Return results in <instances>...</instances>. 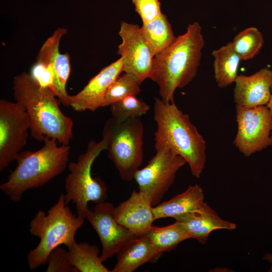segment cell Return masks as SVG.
Wrapping results in <instances>:
<instances>
[{"label":"cell","mask_w":272,"mask_h":272,"mask_svg":"<svg viewBox=\"0 0 272 272\" xmlns=\"http://www.w3.org/2000/svg\"><path fill=\"white\" fill-rule=\"evenodd\" d=\"M262 258L270 264L268 271L269 272H272V252L264 253Z\"/></svg>","instance_id":"obj_29"},{"label":"cell","mask_w":272,"mask_h":272,"mask_svg":"<svg viewBox=\"0 0 272 272\" xmlns=\"http://www.w3.org/2000/svg\"><path fill=\"white\" fill-rule=\"evenodd\" d=\"M264 40L262 34L255 27L241 31L232 41L233 47L241 60H248L258 54Z\"/></svg>","instance_id":"obj_24"},{"label":"cell","mask_w":272,"mask_h":272,"mask_svg":"<svg viewBox=\"0 0 272 272\" xmlns=\"http://www.w3.org/2000/svg\"><path fill=\"white\" fill-rule=\"evenodd\" d=\"M47 263L46 272H78L71 263L68 251L60 246L49 253Z\"/></svg>","instance_id":"obj_27"},{"label":"cell","mask_w":272,"mask_h":272,"mask_svg":"<svg viewBox=\"0 0 272 272\" xmlns=\"http://www.w3.org/2000/svg\"><path fill=\"white\" fill-rule=\"evenodd\" d=\"M140 85L134 75L124 72L119 75L107 90L101 107L110 106L127 96L139 94L141 92Z\"/></svg>","instance_id":"obj_25"},{"label":"cell","mask_w":272,"mask_h":272,"mask_svg":"<svg viewBox=\"0 0 272 272\" xmlns=\"http://www.w3.org/2000/svg\"><path fill=\"white\" fill-rule=\"evenodd\" d=\"M162 254L146 235L135 236L117 252V262L111 272H132L144 264L156 262Z\"/></svg>","instance_id":"obj_18"},{"label":"cell","mask_w":272,"mask_h":272,"mask_svg":"<svg viewBox=\"0 0 272 272\" xmlns=\"http://www.w3.org/2000/svg\"><path fill=\"white\" fill-rule=\"evenodd\" d=\"M150 109V106L136 95L127 96L110 106L112 116L119 120L140 117Z\"/></svg>","instance_id":"obj_26"},{"label":"cell","mask_w":272,"mask_h":272,"mask_svg":"<svg viewBox=\"0 0 272 272\" xmlns=\"http://www.w3.org/2000/svg\"><path fill=\"white\" fill-rule=\"evenodd\" d=\"M145 235L154 247L162 253L173 250L183 241L190 239L183 224L176 221L165 226H152Z\"/></svg>","instance_id":"obj_23"},{"label":"cell","mask_w":272,"mask_h":272,"mask_svg":"<svg viewBox=\"0 0 272 272\" xmlns=\"http://www.w3.org/2000/svg\"><path fill=\"white\" fill-rule=\"evenodd\" d=\"M154 119L157 126L154 133L156 151L170 150L182 157L189 166L191 174L199 178L206 161V142L189 116L175 103L156 98Z\"/></svg>","instance_id":"obj_3"},{"label":"cell","mask_w":272,"mask_h":272,"mask_svg":"<svg viewBox=\"0 0 272 272\" xmlns=\"http://www.w3.org/2000/svg\"><path fill=\"white\" fill-rule=\"evenodd\" d=\"M204 46L201 27L194 22L154 57L149 78L158 85L163 101L174 103L175 90L186 87L196 76Z\"/></svg>","instance_id":"obj_1"},{"label":"cell","mask_w":272,"mask_h":272,"mask_svg":"<svg viewBox=\"0 0 272 272\" xmlns=\"http://www.w3.org/2000/svg\"><path fill=\"white\" fill-rule=\"evenodd\" d=\"M266 106L269 108V109L270 110V111H271V112L272 113V84H271V86L270 96L269 101H268V103H267V104H266ZM271 134L272 135V130H271Z\"/></svg>","instance_id":"obj_30"},{"label":"cell","mask_w":272,"mask_h":272,"mask_svg":"<svg viewBox=\"0 0 272 272\" xmlns=\"http://www.w3.org/2000/svg\"><path fill=\"white\" fill-rule=\"evenodd\" d=\"M114 208L108 202L97 203L86 217L101 241L102 249L100 256L102 262L116 254L127 241L137 236L116 222Z\"/></svg>","instance_id":"obj_13"},{"label":"cell","mask_w":272,"mask_h":272,"mask_svg":"<svg viewBox=\"0 0 272 272\" xmlns=\"http://www.w3.org/2000/svg\"><path fill=\"white\" fill-rule=\"evenodd\" d=\"M71 263L79 272H111L103 264L99 255L100 250L95 245L75 241L68 248Z\"/></svg>","instance_id":"obj_22"},{"label":"cell","mask_w":272,"mask_h":272,"mask_svg":"<svg viewBox=\"0 0 272 272\" xmlns=\"http://www.w3.org/2000/svg\"><path fill=\"white\" fill-rule=\"evenodd\" d=\"M107 149L105 137L99 142L90 141L86 152L80 155L76 162L69 164L70 173L65 179V203L72 201L76 205L77 215L86 218L90 210L89 202L96 204L105 201L107 188L100 177H93L91 168L96 158Z\"/></svg>","instance_id":"obj_7"},{"label":"cell","mask_w":272,"mask_h":272,"mask_svg":"<svg viewBox=\"0 0 272 272\" xmlns=\"http://www.w3.org/2000/svg\"><path fill=\"white\" fill-rule=\"evenodd\" d=\"M113 215L117 223L136 236L145 235L156 220L150 197L140 190L114 207Z\"/></svg>","instance_id":"obj_14"},{"label":"cell","mask_w":272,"mask_h":272,"mask_svg":"<svg viewBox=\"0 0 272 272\" xmlns=\"http://www.w3.org/2000/svg\"><path fill=\"white\" fill-rule=\"evenodd\" d=\"M235 84L236 106L252 108L266 105L271 94L272 70L264 67L250 76L238 75Z\"/></svg>","instance_id":"obj_16"},{"label":"cell","mask_w":272,"mask_h":272,"mask_svg":"<svg viewBox=\"0 0 272 272\" xmlns=\"http://www.w3.org/2000/svg\"><path fill=\"white\" fill-rule=\"evenodd\" d=\"M30 128L29 116L22 105L0 100V171L16 160L27 143Z\"/></svg>","instance_id":"obj_11"},{"label":"cell","mask_w":272,"mask_h":272,"mask_svg":"<svg viewBox=\"0 0 272 272\" xmlns=\"http://www.w3.org/2000/svg\"><path fill=\"white\" fill-rule=\"evenodd\" d=\"M135 11L141 18L143 23L153 21L162 14L159 0H132Z\"/></svg>","instance_id":"obj_28"},{"label":"cell","mask_w":272,"mask_h":272,"mask_svg":"<svg viewBox=\"0 0 272 272\" xmlns=\"http://www.w3.org/2000/svg\"><path fill=\"white\" fill-rule=\"evenodd\" d=\"M212 55L214 58V77L218 87L225 88L235 83L241 60L232 42L213 50Z\"/></svg>","instance_id":"obj_20"},{"label":"cell","mask_w":272,"mask_h":272,"mask_svg":"<svg viewBox=\"0 0 272 272\" xmlns=\"http://www.w3.org/2000/svg\"><path fill=\"white\" fill-rule=\"evenodd\" d=\"M123 59L103 68L91 78L83 89L74 95H70V106L77 111H94L101 107L107 90L123 72Z\"/></svg>","instance_id":"obj_15"},{"label":"cell","mask_w":272,"mask_h":272,"mask_svg":"<svg viewBox=\"0 0 272 272\" xmlns=\"http://www.w3.org/2000/svg\"><path fill=\"white\" fill-rule=\"evenodd\" d=\"M181 222L190 238L194 239L202 244H206L212 232L216 230H233L236 224L222 219L207 202L198 209L174 218Z\"/></svg>","instance_id":"obj_17"},{"label":"cell","mask_w":272,"mask_h":272,"mask_svg":"<svg viewBox=\"0 0 272 272\" xmlns=\"http://www.w3.org/2000/svg\"><path fill=\"white\" fill-rule=\"evenodd\" d=\"M237 131L234 145L245 157L272 146V113L266 106H236Z\"/></svg>","instance_id":"obj_9"},{"label":"cell","mask_w":272,"mask_h":272,"mask_svg":"<svg viewBox=\"0 0 272 272\" xmlns=\"http://www.w3.org/2000/svg\"><path fill=\"white\" fill-rule=\"evenodd\" d=\"M185 164L182 157L170 150L158 151L145 167L137 171L134 179L154 207L160 203L174 183L177 171Z\"/></svg>","instance_id":"obj_10"},{"label":"cell","mask_w":272,"mask_h":272,"mask_svg":"<svg viewBox=\"0 0 272 272\" xmlns=\"http://www.w3.org/2000/svg\"><path fill=\"white\" fill-rule=\"evenodd\" d=\"M43 146L36 151H21L17 165L1 190L13 202L20 201L24 193L43 186L62 173L69 160V145H57L56 139L45 137Z\"/></svg>","instance_id":"obj_4"},{"label":"cell","mask_w":272,"mask_h":272,"mask_svg":"<svg viewBox=\"0 0 272 272\" xmlns=\"http://www.w3.org/2000/svg\"><path fill=\"white\" fill-rule=\"evenodd\" d=\"M13 88L16 102L29 116L31 136L39 142L49 137L60 145H69L73 137L74 122L61 111L59 101L50 88L42 86L24 72L14 77Z\"/></svg>","instance_id":"obj_2"},{"label":"cell","mask_w":272,"mask_h":272,"mask_svg":"<svg viewBox=\"0 0 272 272\" xmlns=\"http://www.w3.org/2000/svg\"><path fill=\"white\" fill-rule=\"evenodd\" d=\"M204 193L198 184L189 186L183 192L153 207L155 220L174 218L200 208L204 202Z\"/></svg>","instance_id":"obj_19"},{"label":"cell","mask_w":272,"mask_h":272,"mask_svg":"<svg viewBox=\"0 0 272 272\" xmlns=\"http://www.w3.org/2000/svg\"><path fill=\"white\" fill-rule=\"evenodd\" d=\"M144 124L140 117L108 118L102 135L107 141L108 156L122 180L134 179L143 160Z\"/></svg>","instance_id":"obj_6"},{"label":"cell","mask_w":272,"mask_h":272,"mask_svg":"<svg viewBox=\"0 0 272 272\" xmlns=\"http://www.w3.org/2000/svg\"><path fill=\"white\" fill-rule=\"evenodd\" d=\"M66 33V29L59 28L46 39L30 74L40 85L50 88L61 104L69 107L70 95L66 85L71 73L70 55L59 50L60 40Z\"/></svg>","instance_id":"obj_8"},{"label":"cell","mask_w":272,"mask_h":272,"mask_svg":"<svg viewBox=\"0 0 272 272\" xmlns=\"http://www.w3.org/2000/svg\"><path fill=\"white\" fill-rule=\"evenodd\" d=\"M119 35L122 42L117 53L123 59V72L134 75L141 84L149 78L154 56L137 24L121 22Z\"/></svg>","instance_id":"obj_12"},{"label":"cell","mask_w":272,"mask_h":272,"mask_svg":"<svg viewBox=\"0 0 272 272\" xmlns=\"http://www.w3.org/2000/svg\"><path fill=\"white\" fill-rule=\"evenodd\" d=\"M141 30L154 57L167 48L176 38L166 15L162 13L156 19L143 23Z\"/></svg>","instance_id":"obj_21"},{"label":"cell","mask_w":272,"mask_h":272,"mask_svg":"<svg viewBox=\"0 0 272 272\" xmlns=\"http://www.w3.org/2000/svg\"><path fill=\"white\" fill-rule=\"evenodd\" d=\"M84 221V218L74 214L66 206L63 194L47 214L39 210L29 225L31 235L38 237L40 242L27 255L29 268L35 270L45 264L48 254L56 247L63 244L70 247L76 241V233Z\"/></svg>","instance_id":"obj_5"}]
</instances>
